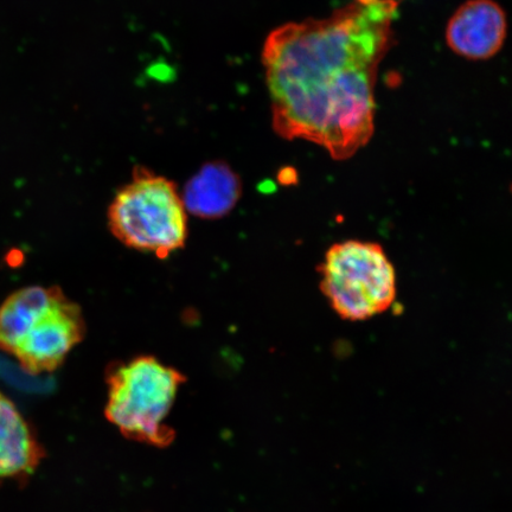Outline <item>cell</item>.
<instances>
[{"mask_svg":"<svg viewBox=\"0 0 512 512\" xmlns=\"http://www.w3.org/2000/svg\"><path fill=\"white\" fill-rule=\"evenodd\" d=\"M398 0H351L323 19L287 23L262 49L275 133L354 157L375 131V86Z\"/></svg>","mask_w":512,"mask_h":512,"instance_id":"obj_1","label":"cell"},{"mask_svg":"<svg viewBox=\"0 0 512 512\" xmlns=\"http://www.w3.org/2000/svg\"><path fill=\"white\" fill-rule=\"evenodd\" d=\"M114 238L128 248L166 258L185 246L188 211L174 181L137 166L107 211Z\"/></svg>","mask_w":512,"mask_h":512,"instance_id":"obj_2","label":"cell"},{"mask_svg":"<svg viewBox=\"0 0 512 512\" xmlns=\"http://www.w3.org/2000/svg\"><path fill=\"white\" fill-rule=\"evenodd\" d=\"M185 381L182 373L153 356L115 363L107 370V419L127 438L169 446L175 433L165 420Z\"/></svg>","mask_w":512,"mask_h":512,"instance_id":"obj_3","label":"cell"},{"mask_svg":"<svg viewBox=\"0 0 512 512\" xmlns=\"http://www.w3.org/2000/svg\"><path fill=\"white\" fill-rule=\"evenodd\" d=\"M319 286L336 315L363 322L388 311L398 294L393 262L380 243L337 242L319 265Z\"/></svg>","mask_w":512,"mask_h":512,"instance_id":"obj_4","label":"cell"},{"mask_svg":"<svg viewBox=\"0 0 512 512\" xmlns=\"http://www.w3.org/2000/svg\"><path fill=\"white\" fill-rule=\"evenodd\" d=\"M85 335L86 322L81 307L62 291L30 326L12 355L31 375L51 373L66 361L69 352Z\"/></svg>","mask_w":512,"mask_h":512,"instance_id":"obj_5","label":"cell"},{"mask_svg":"<svg viewBox=\"0 0 512 512\" xmlns=\"http://www.w3.org/2000/svg\"><path fill=\"white\" fill-rule=\"evenodd\" d=\"M508 19L495 0H469L460 5L446 28V42L454 54L472 61L489 60L504 46Z\"/></svg>","mask_w":512,"mask_h":512,"instance_id":"obj_6","label":"cell"},{"mask_svg":"<svg viewBox=\"0 0 512 512\" xmlns=\"http://www.w3.org/2000/svg\"><path fill=\"white\" fill-rule=\"evenodd\" d=\"M188 214L203 220L227 216L242 196V182L232 166L221 160L204 164L181 191Z\"/></svg>","mask_w":512,"mask_h":512,"instance_id":"obj_7","label":"cell"},{"mask_svg":"<svg viewBox=\"0 0 512 512\" xmlns=\"http://www.w3.org/2000/svg\"><path fill=\"white\" fill-rule=\"evenodd\" d=\"M43 450L15 403L0 392V486L35 472Z\"/></svg>","mask_w":512,"mask_h":512,"instance_id":"obj_8","label":"cell"},{"mask_svg":"<svg viewBox=\"0 0 512 512\" xmlns=\"http://www.w3.org/2000/svg\"><path fill=\"white\" fill-rule=\"evenodd\" d=\"M61 292L57 286H28L6 298L0 305V350L12 355L30 326Z\"/></svg>","mask_w":512,"mask_h":512,"instance_id":"obj_9","label":"cell"}]
</instances>
